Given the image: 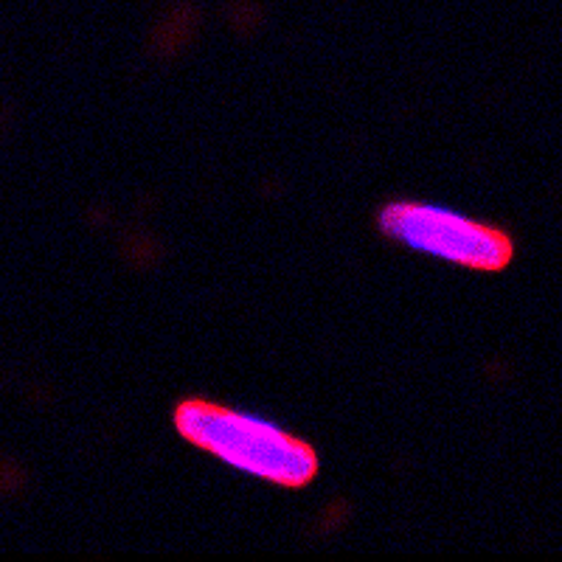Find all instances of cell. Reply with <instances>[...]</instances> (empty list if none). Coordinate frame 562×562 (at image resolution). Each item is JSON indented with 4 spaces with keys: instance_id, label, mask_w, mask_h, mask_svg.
<instances>
[{
    "instance_id": "6da1fadb",
    "label": "cell",
    "mask_w": 562,
    "mask_h": 562,
    "mask_svg": "<svg viewBox=\"0 0 562 562\" xmlns=\"http://www.w3.org/2000/svg\"><path fill=\"white\" fill-rule=\"evenodd\" d=\"M172 419L189 445L250 479L299 490L318 475V453L310 441L250 411L186 400L175 408Z\"/></svg>"
},
{
    "instance_id": "7a4b0ae2",
    "label": "cell",
    "mask_w": 562,
    "mask_h": 562,
    "mask_svg": "<svg viewBox=\"0 0 562 562\" xmlns=\"http://www.w3.org/2000/svg\"><path fill=\"white\" fill-rule=\"evenodd\" d=\"M378 228L414 254L467 270H504L515 256V243L506 231L439 203L396 200L380 209Z\"/></svg>"
}]
</instances>
